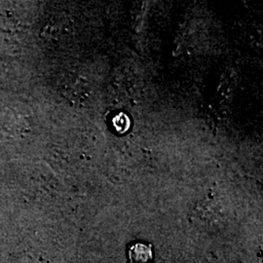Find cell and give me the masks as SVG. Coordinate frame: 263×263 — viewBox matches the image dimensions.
<instances>
[{"label": "cell", "instance_id": "cell-1", "mask_svg": "<svg viewBox=\"0 0 263 263\" xmlns=\"http://www.w3.org/2000/svg\"><path fill=\"white\" fill-rule=\"evenodd\" d=\"M131 263H151L152 255L151 249L148 246L137 244L130 251Z\"/></svg>", "mask_w": 263, "mask_h": 263}]
</instances>
